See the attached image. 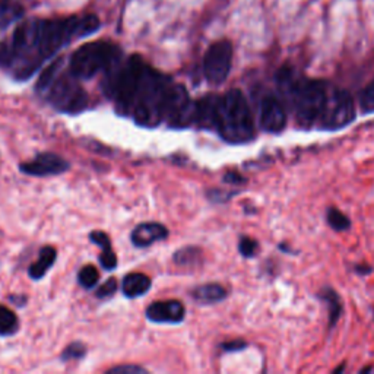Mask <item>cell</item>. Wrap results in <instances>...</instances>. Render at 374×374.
I'll use <instances>...</instances> for the list:
<instances>
[{
    "label": "cell",
    "instance_id": "8",
    "mask_svg": "<svg viewBox=\"0 0 374 374\" xmlns=\"http://www.w3.org/2000/svg\"><path fill=\"white\" fill-rule=\"evenodd\" d=\"M166 122L171 127H187L195 122V102L183 85L171 87Z\"/></svg>",
    "mask_w": 374,
    "mask_h": 374
},
{
    "label": "cell",
    "instance_id": "28",
    "mask_svg": "<svg viewBox=\"0 0 374 374\" xmlns=\"http://www.w3.org/2000/svg\"><path fill=\"white\" fill-rule=\"evenodd\" d=\"M199 257H201V249L197 248H186L179 250L174 254V262L177 265H192L195 263Z\"/></svg>",
    "mask_w": 374,
    "mask_h": 374
},
{
    "label": "cell",
    "instance_id": "15",
    "mask_svg": "<svg viewBox=\"0 0 374 374\" xmlns=\"http://www.w3.org/2000/svg\"><path fill=\"white\" fill-rule=\"evenodd\" d=\"M168 230L164 227L160 222H142V224H138L132 234L131 240L136 248H149L151 244L157 241H162L168 237Z\"/></svg>",
    "mask_w": 374,
    "mask_h": 374
},
{
    "label": "cell",
    "instance_id": "30",
    "mask_svg": "<svg viewBox=\"0 0 374 374\" xmlns=\"http://www.w3.org/2000/svg\"><path fill=\"white\" fill-rule=\"evenodd\" d=\"M87 354V348L84 344H80V342H74V344H70L67 345L65 349H63V353L60 355V360L62 361H72V360H80V358H84Z\"/></svg>",
    "mask_w": 374,
    "mask_h": 374
},
{
    "label": "cell",
    "instance_id": "38",
    "mask_svg": "<svg viewBox=\"0 0 374 374\" xmlns=\"http://www.w3.org/2000/svg\"><path fill=\"white\" fill-rule=\"evenodd\" d=\"M354 272L358 274V275L366 276V275H370L373 272V267L370 265H366V263H360V265L354 266Z\"/></svg>",
    "mask_w": 374,
    "mask_h": 374
},
{
    "label": "cell",
    "instance_id": "2",
    "mask_svg": "<svg viewBox=\"0 0 374 374\" xmlns=\"http://www.w3.org/2000/svg\"><path fill=\"white\" fill-rule=\"evenodd\" d=\"M215 131L228 144H248L256 138V126L248 100L240 89L219 97Z\"/></svg>",
    "mask_w": 374,
    "mask_h": 374
},
{
    "label": "cell",
    "instance_id": "13",
    "mask_svg": "<svg viewBox=\"0 0 374 374\" xmlns=\"http://www.w3.org/2000/svg\"><path fill=\"white\" fill-rule=\"evenodd\" d=\"M275 80H276V88L279 94L278 98L283 101L285 109L291 110L292 102H294V98L302 84L304 78L297 74L296 69H292L291 66H284L278 70Z\"/></svg>",
    "mask_w": 374,
    "mask_h": 374
},
{
    "label": "cell",
    "instance_id": "6",
    "mask_svg": "<svg viewBox=\"0 0 374 374\" xmlns=\"http://www.w3.org/2000/svg\"><path fill=\"white\" fill-rule=\"evenodd\" d=\"M354 120L355 104L351 94L341 88L329 89L318 126L323 131H338Z\"/></svg>",
    "mask_w": 374,
    "mask_h": 374
},
{
    "label": "cell",
    "instance_id": "26",
    "mask_svg": "<svg viewBox=\"0 0 374 374\" xmlns=\"http://www.w3.org/2000/svg\"><path fill=\"white\" fill-rule=\"evenodd\" d=\"M60 65H62V60L58 58V60H56L53 65H50L49 67L44 70V72L40 76V79H38V82H37V91L44 92L47 88L52 85V82L57 78Z\"/></svg>",
    "mask_w": 374,
    "mask_h": 374
},
{
    "label": "cell",
    "instance_id": "23",
    "mask_svg": "<svg viewBox=\"0 0 374 374\" xmlns=\"http://www.w3.org/2000/svg\"><path fill=\"white\" fill-rule=\"evenodd\" d=\"M326 222L332 230L338 232H344L351 228V219L336 208H327L326 209Z\"/></svg>",
    "mask_w": 374,
    "mask_h": 374
},
{
    "label": "cell",
    "instance_id": "12",
    "mask_svg": "<svg viewBox=\"0 0 374 374\" xmlns=\"http://www.w3.org/2000/svg\"><path fill=\"white\" fill-rule=\"evenodd\" d=\"M145 316L154 323H180L184 320L186 307L177 300L155 301L146 309Z\"/></svg>",
    "mask_w": 374,
    "mask_h": 374
},
{
    "label": "cell",
    "instance_id": "36",
    "mask_svg": "<svg viewBox=\"0 0 374 374\" xmlns=\"http://www.w3.org/2000/svg\"><path fill=\"white\" fill-rule=\"evenodd\" d=\"M248 346V342L241 341V339H234V341L222 344L221 348L222 351H226V353H236V351H241Z\"/></svg>",
    "mask_w": 374,
    "mask_h": 374
},
{
    "label": "cell",
    "instance_id": "9",
    "mask_svg": "<svg viewBox=\"0 0 374 374\" xmlns=\"http://www.w3.org/2000/svg\"><path fill=\"white\" fill-rule=\"evenodd\" d=\"M69 40L70 34L66 21H41L38 37V53L41 60L60 50L62 45Z\"/></svg>",
    "mask_w": 374,
    "mask_h": 374
},
{
    "label": "cell",
    "instance_id": "19",
    "mask_svg": "<svg viewBox=\"0 0 374 374\" xmlns=\"http://www.w3.org/2000/svg\"><path fill=\"white\" fill-rule=\"evenodd\" d=\"M319 298L326 304L327 311H329V327L333 329L335 324L341 319L344 313V304L341 297L333 288L326 287L319 292Z\"/></svg>",
    "mask_w": 374,
    "mask_h": 374
},
{
    "label": "cell",
    "instance_id": "21",
    "mask_svg": "<svg viewBox=\"0 0 374 374\" xmlns=\"http://www.w3.org/2000/svg\"><path fill=\"white\" fill-rule=\"evenodd\" d=\"M70 38L85 37L92 32H96L100 27V19L96 15H87L84 18H70L66 21Z\"/></svg>",
    "mask_w": 374,
    "mask_h": 374
},
{
    "label": "cell",
    "instance_id": "32",
    "mask_svg": "<svg viewBox=\"0 0 374 374\" xmlns=\"http://www.w3.org/2000/svg\"><path fill=\"white\" fill-rule=\"evenodd\" d=\"M117 289V280L114 278H109L105 283L98 288L97 291V297L98 298H109L113 297L114 292Z\"/></svg>",
    "mask_w": 374,
    "mask_h": 374
},
{
    "label": "cell",
    "instance_id": "41",
    "mask_svg": "<svg viewBox=\"0 0 374 374\" xmlns=\"http://www.w3.org/2000/svg\"><path fill=\"white\" fill-rule=\"evenodd\" d=\"M370 371H373L371 367H366V368H361L360 370V373H370Z\"/></svg>",
    "mask_w": 374,
    "mask_h": 374
},
{
    "label": "cell",
    "instance_id": "14",
    "mask_svg": "<svg viewBox=\"0 0 374 374\" xmlns=\"http://www.w3.org/2000/svg\"><path fill=\"white\" fill-rule=\"evenodd\" d=\"M40 21H27L21 23L14 34V52L16 54H27L34 47L38 49L40 37Z\"/></svg>",
    "mask_w": 374,
    "mask_h": 374
},
{
    "label": "cell",
    "instance_id": "22",
    "mask_svg": "<svg viewBox=\"0 0 374 374\" xmlns=\"http://www.w3.org/2000/svg\"><path fill=\"white\" fill-rule=\"evenodd\" d=\"M227 296V289L219 284H205L195 288L192 292V297L201 304H215L226 300Z\"/></svg>",
    "mask_w": 374,
    "mask_h": 374
},
{
    "label": "cell",
    "instance_id": "3",
    "mask_svg": "<svg viewBox=\"0 0 374 374\" xmlns=\"http://www.w3.org/2000/svg\"><path fill=\"white\" fill-rule=\"evenodd\" d=\"M122 58V50L110 43H88L72 54L70 75L78 79H91L100 72H105L111 65Z\"/></svg>",
    "mask_w": 374,
    "mask_h": 374
},
{
    "label": "cell",
    "instance_id": "7",
    "mask_svg": "<svg viewBox=\"0 0 374 374\" xmlns=\"http://www.w3.org/2000/svg\"><path fill=\"white\" fill-rule=\"evenodd\" d=\"M232 65V45L230 41H217L209 47L204 58V74L212 85L224 84Z\"/></svg>",
    "mask_w": 374,
    "mask_h": 374
},
{
    "label": "cell",
    "instance_id": "1",
    "mask_svg": "<svg viewBox=\"0 0 374 374\" xmlns=\"http://www.w3.org/2000/svg\"><path fill=\"white\" fill-rule=\"evenodd\" d=\"M171 87L173 82L168 76L149 66L145 67L131 113L139 126L157 127L166 122Z\"/></svg>",
    "mask_w": 374,
    "mask_h": 374
},
{
    "label": "cell",
    "instance_id": "20",
    "mask_svg": "<svg viewBox=\"0 0 374 374\" xmlns=\"http://www.w3.org/2000/svg\"><path fill=\"white\" fill-rule=\"evenodd\" d=\"M57 257V252L52 245H44V248L40 250V256L38 261L34 262L30 269H28V275L31 279L38 280L43 276H45V274L49 272V269L54 265Z\"/></svg>",
    "mask_w": 374,
    "mask_h": 374
},
{
    "label": "cell",
    "instance_id": "27",
    "mask_svg": "<svg viewBox=\"0 0 374 374\" xmlns=\"http://www.w3.org/2000/svg\"><path fill=\"white\" fill-rule=\"evenodd\" d=\"M98 278H100L98 271H97V269L94 267L92 265L84 266V267H82L80 271H79V274H78L79 284H80L82 287H84V288H87V289L96 287L97 283H98Z\"/></svg>",
    "mask_w": 374,
    "mask_h": 374
},
{
    "label": "cell",
    "instance_id": "29",
    "mask_svg": "<svg viewBox=\"0 0 374 374\" xmlns=\"http://www.w3.org/2000/svg\"><path fill=\"white\" fill-rule=\"evenodd\" d=\"M360 105L362 113H374V79L370 84L361 91L360 96Z\"/></svg>",
    "mask_w": 374,
    "mask_h": 374
},
{
    "label": "cell",
    "instance_id": "40",
    "mask_svg": "<svg viewBox=\"0 0 374 374\" xmlns=\"http://www.w3.org/2000/svg\"><path fill=\"white\" fill-rule=\"evenodd\" d=\"M344 368H345V362H344V364H342L341 367H336V368L333 370V373H335V374H338V373H342V371H344Z\"/></svg>",
    "mask_w": 374,
    "mask_h": 374
},
{
    "label": "cell",
    "instance_id": "10",
    "mask_svg": "<svg viewBox=\"0 0 374 374\" xmlns=\"http://www.w3.org/2000/svg\"><path fill=\"white\" fill-rule=\"evenodd\" d=\"M259 126L267 133H280L287 126V109L278 97L266 96L259 105Z\"/></svg>",
    "mask_w": 374,
    "mask_h": 374
},
{
    "label": "cell",
    "instance_id": "5",
    "mask_svg": "<svg viewBox=\"0 0 374 374\" xmlns=\"http://www.w3.org/2000/svg\"><path fill=\"white\" fill-rule=\"evenodd\" d=\"M78 78L72 76H57L52 85L47 88V100L53 107L66 114H79L88 109V94L79 85Z\"/></svg>",
    "mask_w": 374,
    "mask_h": 374
},
{
    "label": "cell",
    "instance_id": "18",
    "mask_svg": "<svg viewBox=\"0 0 374 374\" xmlns=\"http://www.w3.org/2000/svg\"><path fill=\"white\" fill-rule=\"evenodd\" d=\"M89 239L102 250V253L100 254L101 266L105 269V271H114L117 266V256L113 252L110 237L104 231H92Z\"/></svg>",
    "mask_w": 374,
    "mask_h": 374
},
{
    "label": "cell",
    "instance_id": "25",
    "mask_svg": "<svg viewBox=\"0 0 374 374\" xmlns=\"http://www.w3.org/2000/svg\"><path fill=\"white\" fill-rule=\"evenodd\" d=\"M22 14V8L18 0H3L2 6H0V22L9 23Z\"/></svg>",
    "mask_w": 374,
    "mask_h": 374
},
{
    "label": "cell",
    "instance_id": "4",
    "mask_svg": "<svg viewBox=\"0 0 374 374\" xmlns=\"http://www.w3.org/2000/svg\"><path fill=\"white\" fill-rule=\"evenodd\" d=\"M329 92V85L320 79H304L292 102L291 111L301 129L318 126Z\"/></svg>",
    "mask_w": 374,
    "mask_h": 374
},
{
    "label": "cell",
    "instance_id": "34",
    "mask_svg": "<svg viewBox=\"0 0 374 374\" xmlns=\"http://www.w3.org/2000/svg\"><path fill=\"white\" fill-rule=\"evenodd\" d=\"M110 374H145L148 373L144 367L133 366V364H127V366H119L109 370Z\"/></svg>",
    "mask_w": 374,
    "mask_h": 374
},
{
    "label": "cell",
    "instance_id": "31",
    "mask_svg": "<svg viewBox=\"0 0 374 374\" xmlns=\"http://www.w3.org/2000/svg\"><path fill=\"white\" fill-rule=\"evenodd\" d=\"M257 250H259V243H257L254 239L252 237H248V236H243L239 241V252L241 253V256L244 257H253Z\"/></svg>",
    "mask_w": 374,
    "mask_h": 374
},
{
    "label": "cell",
    "instance_id": "39",
    "mask_svg": "<svg viewBox=\"0 0 374 374\" xmlns=\"http://www.w3.org/2000/svg\"><path fill=\"white\" fill-rule=\"evenodd\" d=\"M279 250H283V252H285V253H288V254H292V253H294V250H292V249H288L287 248V244H279Z\"/></svg>",
    "mask_w": 374,
    "mask_h": 374
},
{
    "label": "cell",
    "instance_id": "17",
    "mask_svg": "<svg viewBox=\"0 0 374 374\" xmlns=\"http://www.w3.org/2000/svg\"><path fill=\"white\" fill-rule=\"evenodd\" d=\"M151 278L146 276L145 274H139L133 272L129 274L123 278L122 283V291L123 294L127 298H136V297H142L146 292L151 289Z\"/></svg>",
    "mask_w": 374,
    "mask_h": 374
},
{
    "label": "cell",
    "instance_id": "35",
    "mask_svg": "<svg viewBox=\"0 0 374 374\" xmlns=\"http://www.w3.org/2000/svg\"><path fill=\"white\" fill-rule=\"evenodd\" d=\"M234 195H236V192H224V190H219V189L208 192L209 199L214 202H227Z\"/></svg>",
    "mask_w": 374,
    "mask_h": 374
},
{
    "label": "cell",
    "instance_id": "37",
    "mask_svg": "<svg viewBox=\"0 0 374 374\" xmlns=\"http://www.w3.org/2000/svg\"><path fill=\"white\" fill-rule=\"evenodd\" d=\"M245 182H248V179H244L243 175L239 174L237 171H228L224 175V183L231 186H240V184H244Z\"/></svg>",
    "mask_w": 374,
    "mask_h": 374
},
{
    "label": "cell",
    "instance_id": "16",
    "mask_svg": "<svg viewBox=\"0 0 374 374\" xmlns=\"http://www.w3.org/2000/svg\"><path fill=\"white\" fill-rule=\"evenodd\" d=\"M218 96H206L195 102V122L202 129H214L217 126V114H218Z\"/></svg>",
    "mask_w": 374,
    "mask_h": 374
},
{
    "label": "cell",
    "instance_id": "11",
    "mask_svg": "<svg viewBox=\"0 0 374 374\" xmlns=\"http://www.w3.org/2000/svg\"><path fill=\"white\" fill-rule=\"evenodd\" d=\"M70 168L69 161L54 152H41L32 161L22 162L19 170L34 177H49V175L63 174Z\"/></svg>",
    "mask_w": 374,
    "mask_h": 374
},
{
    "label": "cell",
    "instance_id": "24",
    "mask_svg": "<svg viewBox=\"0 0 374 374\" xmlns=\"http://www.w3.org/2000/svg\"><path fill=\"white\" fill-rule=\"evenodd\" d=\"M18 318L10 309L0 306V336H10L18 331Z\"/></svg>",
    "mask_w": 374,
    "mask_h": 374
},
{
    "label": "cell",
    "instance_id": "33",
    "mask_svg": "<svg viewBox=\"0 0 374 374\" xmlns=\"http://www.w3.org/2000/svg\"><path fill=\"white\" fill-rule=\"evenodd\" d=\"M15 58L14 47L8 45L6 43H0V66H9L12 65Z\"/></svg>",
    "mask_w": 374,
    "mask_h": 374
}]
</instances>
